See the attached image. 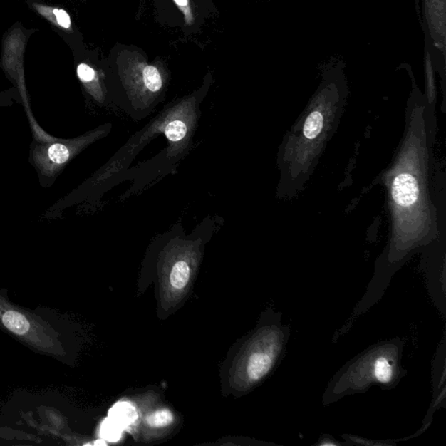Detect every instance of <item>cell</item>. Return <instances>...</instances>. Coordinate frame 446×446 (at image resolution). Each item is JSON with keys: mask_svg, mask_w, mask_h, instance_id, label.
Wrapping results in <instances>:
<instances>
[{"mask_svg": "<svg viewBox=\"0 0 446 446\" xmlns=\"http://www.w3.org/2000/svg\"><path fill=\"white\" fill-rule=\"evenodd\" d=\"M343 445L342 443H338L334 440L333 437L331 436H326V437L320 438L318 445Z\"/></svg>", "mask_w": 446, "mask_h": 446, "instance_id": "5bb4252c", "label": "cell"}, {"mask_svg": "<svg viewBox=\"0 0 446 446\" xmlns=\"http://www.w3.org/2000/svg\"><path fill=\"white\" fill-rule=\"evenodd\" d=\"M36 9L45 16L56 23L58 26H61V28L70 29L71 28V19L68 13L65 10L58 9H51V7L44 6H35Z\"/></svg>", "mask_w": 446, "mask_h": 446, "instance_id": "ba28073f", "label": "cell"}, {"mask_svg": "<svg viewBox=\"0 0 446 446\" xmlns=\"http://www.w3.org/2000/svg\"><path fill=\"white\" fill-rule=\"evenodd\" d=\"M323 115L319 110H313L308 115L304 125V136L308 140L318 137L323 128Z\"/></svg>", "mask_w": 446, "mask_h": 446, "instance_id": "52a82bcc", "label": "cell"}, {"mask_svg": "<svg viewBox=\"0 0 446 446\" xmlns=\"http://www.w3.org/2000/svg\"><path fill=\"white\" fill-rule=\"evenodd\" d=\"M49 159L53 163L64 164L70 157V151L63 144H53L48 150Z\"/></svg>", "mask_w": 446, "mask_h": 446, "instance_id": "7c38bea8", "label": "cell"}, {"mask_svg": "<svg viewBox=\"0 0 446 446\" xmlns=\"http://www.w3.org/2000/svg\"><path fill=\"white\" fill-rule=\"evenodd\" d=\"M123 427L111 418L105 420L100 428V435L104 440L115 442L119 440L121 437Z\"/></svg>", "mask_w": 446, "mask_h": 446, "instance_id": "8fae6325", "label": "cell"}, {"mask_svg": "<svg viewBox=\"0 0 446 446\" xmlns=\"http://www.w3.org/2000/svg\"><path fill=\"white\" fill-rule=\"evenodd\" d=\"M433 402L425 418L422 428L420 432L427 429L433 413L441 407H445V334L442 338L438 346L432 365Z\"/></svg>", "mask_w": 446, "mask_h": 446, "instance_id": "3957f363", "label": "cell"}, {"mask_svg": "<svg viewBox=\"0 0 446 446\" xmlns=\"http://www.w3.org/2000/svg\"><path fill=\"white\" fill-rule=\"evenodd\" d=\"M404 346L400 338L385 340L356 356L328 382L322 404L330 405L348 395L365 393L373 386L396 388L407 373L402 366Z\"/></svg>", "mask_w": 446, "mask_h": 446, "instance_id": "6da1fadb", "label": "cell"}, {"mask_svg": "<svg viewBox=\"0 0 446 446\" xmlns=\"http://www.w3.org/2000/svg\"><path fill=\"white\" fill-rule=\"evenodd\" d=\"M191 269L186 261H175L170 273V284L176 289H182L189 283Z\"/></svg>", "mask_w": 446, "mask_h": 446, "instance_id": "8992f818", "label": "cell"}, {"mask_svg": "<svg viewBox=\"0 0 446 446\" xmlns=\"http://www.w3.org/2000/svg\"><path fill=\"white\" fill-rule=\"evenodd\" d=\"M109 416H110L109 418L123 428L125 426L131 425L136 420L137 413L134 406L128 403L123 402L113 407Z\"/></svg>", "mask_w": 446, "mask_h": 446, "instance_id": "5b68a950", "label": "cell"}, {"mask_svg": "<svg viewBox=\"0 0 446 446\" xmlns=\"http://www.w3.org/2000/svg\"><path fill=\"white\" fill-rule=\"evenodd\" d=\"M0 326L38 350L58 356L63 353L58 335L48 323L14 306L1 296Z\"/></svg>", "mask_w": 446, "mask_h": 446, "instance_id": "7a4b0ae2", "label": "cell"}, {"mask_svg": "<svg viewBox=\"0 0 446 446\" xmlns=\"http://www.w3.org/2000/svg\"><path fill=\"white\" fill-rule=\"evenodd\" d=\"M143 81L148 92L157 93L162 88L163 81L158 69L148 66L143 70Z\"/></svg>", "mask_w": 446, "mask_h": 446, "instance_id": "9c48e42d", "label": "cell"}, {"mask_svg": "<svg viewBox=\"0 0 446 446\" xmlns=\"http://www.w3.org/2000/svg\"><path fill=\"white\" fill-rule=\"evenodd\" d=\"M426 21L435 46L445 53V0H425Z\"/></svg>", "mask_w": 446, "mask_h": 446, "instance_id": "277c9868", "label": "cell"}, {"mask_svg": "<svg viewBox=\"0 0 446 446\" xmlns=\"http://www.w3.org/2000/svg\"><path fill=\"white\" fill-rule=\"evenodd\" d=\"M175 1L177 5L181 6H185L187 3V0H175Z\"/></svg>", "mask_w": 446, "mask_h": 446, "instance_id": "9a60e30c", "label": "cell"}, {"mask_svg": "<svg viewBox=\"0 0 446 446\" xmlns=\"http://www.w3.org/2000/svg\"><path fill=\"white\" fill-rule=\"evenodd\" d=\"M174 420L173 414L167 410H160L155 412L146 418L148 425L151 427L162 428L170 425Z\"/></svg>", "mask_w": 446, "mask_h": 446, "instance_id": "30bf717a", "label": "cell"}, {"mask_svg": "<svg viewBox=\"0 0 446 446\" xmlns=\"http://www.w3.org/2000/svg\"><path fill=\"white\" fill-rule=\"evenodd\" d=\"M78 76L85 83H89L95 79V71L87 64H81L77 68Z\"/></svg>", "mask_w": 446, "mask_h": 446, "instance_id": "4fadbf2b", "label": "cell"}]
</instances>
